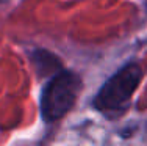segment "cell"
Wrapping results in <instances>:
<instances>
[{"label": "cell", "mask_w": 147, "mask_h": 146, "mask_svg": "<svg viewBox=\"0 0 147 146\" xmlns=\"http://www.w3.org/2000/svg\"><path fill=\"white\" fill-rule=\"evenodd\" d=\"M0 2H3V0H0Z\"/></svg>", "instance_id": "4"}, {"label": "cell", "mask_w": 147, "mask_h": 146, "mask_svg": "<svg viewBox=\"0 0 147 146\" xmlns=\"http://www.w3.org/2000/svg\"><path fill=\"white\" fill-rule=\"evenodd\" d=\"M141 79V66L136 63L125 65L103 83L94 99V107L107 115L122 112L131 101V96L139 86Z\"/></svg>", "instance_id": "1"}, {"label": "cell", "mask_w": 147, "mask_h": 146, "mask_svg": "<svg viewBox=\"0 0 147 146\" xmlns=\"http://www.w3.org/2000/svg\"><path fill=\"white\" fill-rule=\"evenodd\" d=\"M33 61L36 66L39 74H49L53 72L55 69H59V61L57 57H53L52 54L45 50H36L33 55Z\"/></svg>", "instance_id": "3"}, {"label": "cell", "mask_w": 147, "mask_h": 146, "mask_svg": "<svg viewBox=\"0 0 147 146\" xmlns=\"http://www.w3.org/2000/svg\"><path fill=\"white\" fill-rule=\"evenodd\" d=\"M82 79L71 71H58L45 85L41 97V112L47 123L63 118L78 99Z\"/></svg>", "instance_id": "2"}]
</instances>
